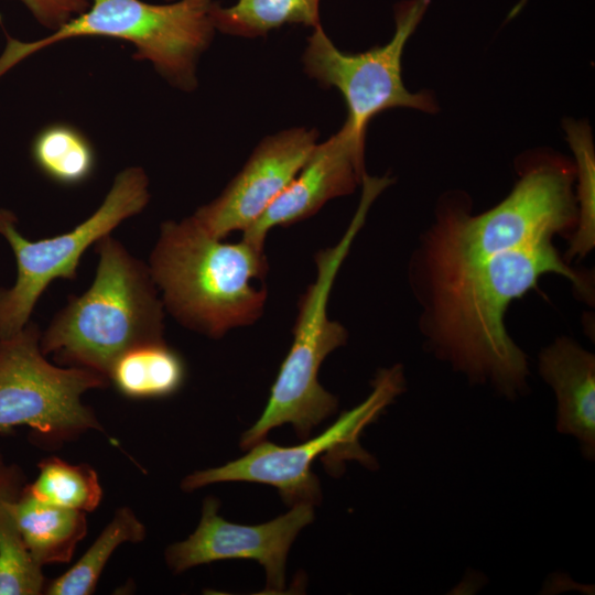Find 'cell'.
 <instances>
[{"label": "cell", "instance_id": "1", "mask_svg": "<svg viewBox=\"0 0 595 595\" xmlns=\"http://www.w3.org/2000/svg\"><path fill=\"white\" fill-rule=\"evenodd\" d=\"M552 240L416 268L422 333L431 351L472 385L489 386L508 401L530 391L528 356L505 326L509 305L536 290L548 273L565 277L583 301H593L589 274L572 268Z\"/></svg>", "mask_w": 595, "mask_h": 595}, {"label": "cell", "instance_id": "2", "mask_svg": "<svg viewBox=\"0 0 595 595\" xmlns=\"http://www.w3.org/2000/svg\"><path fill=\"white\" fill-rule=\"evenodd\" d=\"M149 269L164 307L198 333L218 338L262 315L267 291L253 281L268 270L263 246L224 242L192 216L162 224Z\"/></svg>", "mask_w": 595, "mask_h": 595}, {"label": "cell", "instance_id": "3", "mask_svg": "<svg viewBox=\"0 0 595 595\" xmlns=\"http://www.w3.org/2000/svg\"><path fill=\"white\" fill-rule=\"evenodd\" d=\"M98 266L85 293L67 304L41 333L42 353L60 365L96 371L108 379L127 350L163 340L164 305L149 266L117 239L96 241Z\"/></svg>", "mask_w": 595, "mask_h": 595}, {"label": "cell", "instance_id": "4", "mask_svg": "<svg viewBox=\"0 0 595 595\" xmlns=\"http://www.w3.org/2000/svg\"><path fill=\"white\" fill-rule=\"evenodd\" d=\"M575 166L554 154L527 159L511 192L493 208L470 214L468 199L444 198L423 236L416 268L439 267L527 246L574 231Z\"/></svg>", "mask_w": 595, "mask_h": 595}, {"label": "cell", "instance_id": "5", "mask_svg": "<svg viewBox=\"0 0 595 595\" xmlns=\"http://www.w3.org/2000/svg\"><path fill=\"white\" fill-rule=\"evenodd\" d=\"M360 202L339 241L315 256L316 278L300 298L293 328V342L271 387L267 405L258 421L240 439L249 450L264 440L268 432L291 424L300 439L335 413L337 399L318 382L324 359L347 340V331L327 314L331 289L348 251L363 228L375 199L388 186L383 177L367 175L363 180Z\"/></svg>", "mask_w": 595, "mask_h": 595}, {"label": "cell", "instance_id": "6", "mask_svg": "<svg viewBox=\"0 0 595 595\" xmlns=\"http://www.w3.org/2000/svg\"><path fill=\"white\" fill-rule=\"evenodd\" d=\"M214 0H177L154 4L142 0H89V8L53 33L34 42L9 39L0 56V76L28 55L71 37L99 35L131 42L134 57L150 61L173 85L196 86V62L216 31Z\"/></svg>", "mask_w": 595, "mask_h": 595}, {"label": "cell", "instance_id": "7", "mask_svg": "<svg viewBox=\"0 0 595 595\" xmlns=\"http://www.w3.org/2000/svg\"><path fill=\"white\" fill-rule=\"evenodd\" d=\"M407 389L403 367L380 368L371 381V392L353 409L343 412L323 433L295 446H279L264 440L227 464L196 470L181 484L184 491L224 482H249L275 487L286 505L317 504L321 489L312 473L315 459L326 453L332 469H342L344 461H357L369 469L378 468L376 458L360 445L363 431Z\"/></svg>", "mask_w": 595, "mask_h": 595}, {"label": "cell", "instance_id": "8", "mask_svg": "<svg viewBox=\"0 0 595 595\" xmlns=\"http://www.w3.org/2000/svg\"><path fill=\"white\" fill-rule=\"evenodd\" d=\"M40 339L33 322L0 338V433L26 425L37 445L57 447L89 430L102 432L82 396L106 387L109 380L86 368L51 364Z\"/></svg>", "mask_w": 595, "mask_h": 595}, {"label": "cell", "instance_id": "9", "mask_svg": "<svg viewBox=\"0 0 595 595\" xmlns=\"http://www.w3.org/2000/svg\"><path fill=\"white\" fill-rule=\"evenodd\" d=\"M148 186L142 169L128 167L117 174L102 204L85 221L68 232L37 241L20 234L13 213L0 209V235L8 241L17 261L14 284L0 289V338L23 329L52 281L76 279L86 249L145 207L150 198Z\"/></svg>", "mask_w": 595, "mask_h": 595}, {"label": "cell", "instance_id": "10", "mask_svg": "<svg viewBox=\"0 0 595 595\" xmlns=\"http://www.w3.org/2000/svg\"><path fill=\"white\" fill-rule=\"evenodd\" d=\"M432 0H403L394 6V33L390 41L368 51L350 54L338 50L322 25L307 39L302 61L305 73L324 87H334L347 106L346 122L365 139L370 120L392 108H411L434 113L439 110L430 91L412 93L402 80L404 46L420 24Z\"/></svg>", "mask_w": 595, "mask_h": 595}, {"label": "cell", "instance_id": "11", "mask_svg": "<svg viewBox=\"0 0 595 595\" xmlns=\"http://www.w3.org/2000/svg\"><path fill=\"white\" fill-rule=\"evenodd\" d=\"M314 505L299 502L292 509L266 523H231L218 515L219 501L206 497L195 531L184 541L165 550L170 570L182 573L215 561L246 559L258 561L266 570L264 593L279 594L285 586V561L299 532L314 519Z\"/></svg>", "mask_w": 595, "mask_h": 595}, {"label": "cell", "instance_id": "12", "mask_svg": "<svg viewBox=\"0 0 595 595\" xmlns=\"http://www.w3.org/2000/svg\"><path fill=\"white\" fill-rule=\"evenodd\" d=\"M315 129L292 128L266 137L221 194L192 218L213 237L250 227L296 175L314 147Z\"/></svg>", "mask_w": 595, "mask_h": 595}, {"label": "cell", "instance_id": "13", "mask_svg": "<svg viewBox=\"0 0 595 595\" xmlns=\"http://www.w3.org/2000/svg\"><path fill=\"white\" fill-rule=\"evenodd\" d=\"M365 139L345 121L323 143L316 144L296 175L245 231L242 238L264 246L268 232L316 214L328 201L353 193L361 183Z\"/></svg>", "mask_w": 595, "mask_h": 595}, {"label": "cell", "instance_id": "14", "mask_svg": "<svg viewBox=\"0 0 595 595\" xmlns=\"http://www.w3.org/2000/svg\"><path fill=\"white\" fill-rule=\"evenodd\" d=\"M538 371L552 389L558 433L577 441L582 457L595 459V355L559 336L538 355Z\"/></svg>", "mask_w": 595, "mask_h": 595}, {"label": "cell", "instance_id": "15", "mask_svg": "<svg viewBox=\"0 0 595 595\" xmlns=\"http://www.w3.org/2000/svg\"><path fill=\"white\" fill-rule=\"evenodd\" d=\"M13 512L24 544L40 566L69 562L87 533L86 512L42 501L25 487Z\"/></svg>", "mask_w": 595, "mask_h": 595}, {"label": "cell", "instance_id": "16", "mask_svg": "<svg viewBox=\"0 0 595 595\" xmlns=\"http://www.w3.org/2000/svg\"><path fill=\"white\" fill-rule=\"evenodd\" d=\"M26 485L23 469L7 464L0 453V595H37L46 582L30 555L13 512Z\"/></svg>", "mask_w": 595, "mask_h": 595}, {"label": "cell", "instance_id": "17", "mask_svg": "<svg viewBox=\"0 0 595 595\" xmlns=\"http://www.w3.org/2000/svg\"><path fill=\"white\" fill-rule=\"evenodd\" d=\"M186 368L181 355L163 340L138 345L112 365L108 380L126 397L164 398L181 389Z\"/></svg>", "mask_w": 595, "mask_h": 595}, {"label": "cell", "instance_id": "18", "mask_svg": "<svg viewBox=\"0 0 595 595\" xmlns=\"http://www.w3.org/2000/svg\"><path fill=\"white\" fill-rule=\"evenodd\" d=\"M321 0H236L221 7L214 2L212 19L215 29L244 37L264 36L286 24H302L313 29L321 25Z\"/></svg>", "mask_w": 595, "mask_h": 595}, {"label": "cell", "instance_id": "19", "mask_svg": "<svg viewBox=\"0 0 595 595\" xmlns=\"http://www.w3.org/2000/svg\"><path fill=\"white\" fill-rule=\"evenodd\" d=\"M145 527L129 507L119 508L84 555L64 574L46 583L44 594L89 595L115 550L145 538Z\"/></svg>", "mask_w": 595, "mask_h": 595}, {"label": "cell", "instance_id": "20", "mask_svg": "<svg viewBox=\"0 0 595 595\" xmlns=\"http://www.w3.org/2000/svg\"><path fill=\"white\" fill-rule=\"evenodd\" d=\"M25 488L42 501L84 512L95 510L102 499V487L93 467L60 457L41 461L37 477Z\"/></svg>", "mask_w": 595, "mask_h": 595}, {"label": "cell", "instance_id": "21", "mask_svg": "<svg viewBox=\"0 0 595 595\" xmlns=\"http://www.w3.org/2000/svg\"><path fill=\"white\" fill-rule=\"evenodd\" d=\"M32 156L47 177L64 185L86 181L95 167L91 144L78 130L66 125L43 129L33 142Z\"/></svg>", "mask_w": 595, "mask_h": 595}, {"label": "cell", "instance_id": "22", "mask_svg": "<svg viewBox=\"0 0 595 595\" xmlns=\"http://www.w3.org/2000/svg\"><path fill=\"white\" fill-rule=\"evenodd\" d=\"M567 141L575 156L576 201L578 217L563 255L566 262L582 259L595 247V155L589 127L584 122L565 121Z\"/></svg>", "mask_w": 595, "mask_h": 595}, {"label": "cell", "instance_id": "23", "mask_svg": "<svg viewBox=\"0 0 595 595\" xmlns=\"http://www.w3.org/2000/svg\"><path fill=\"white\" fill-rule=\"evenodd\" d=\"M42 25L55 31L89 8V0H20Z\"/></svg>", "mask_w": 595, "mask_h": 595}, {"label": "cell", "instance_id": "24", "mask_svg": "<svg viewBox=\"0 0 595 595\" xmlns=\"http://www.w3.org/2000/svg\"><path fill=\"white\" fill-rule=\"evenodd\" d=\"M527 0H520V2L513 8V10L510 12L509 18L515 17L526 4Z\"/></svg>", "mask_w": 595, "mask_h": 595}]
</instances>
